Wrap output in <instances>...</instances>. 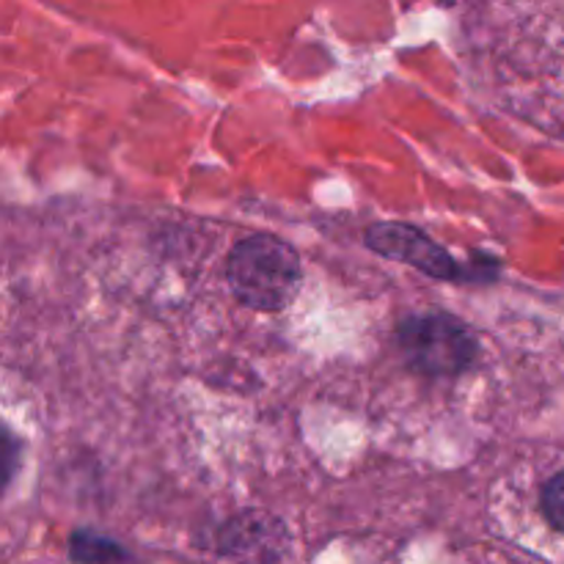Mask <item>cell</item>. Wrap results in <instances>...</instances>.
<instances>
[{"mask_svg":"<svg viewBox=\"0 0 564 564\" xmlns=\"http://www.w3.org/2000/svg\"><path fill=\"white\" fill-rule=\"evenodd\" d=\"M226 279L237 301L257 312H281L295 301L303 281L301 257L273 235H253L231 251Z\"/></svg>","mask_w":564,"mask_h":564,"instance_id":"cell-1","label":"cell"},{"mask_svg":"<svg viewBox=\"0 0 564 564\" xmlns=\"http://www.w3.org/2000/svg\"><path fill=\"white\" fill-rule=\"evenodd\" d=\"M400 347L413 369L433 378L460 375L477 361L479 345L468 325L449 314H416L400 323Z\"/></svg>","mask_w":564,"mask_h":564,"instance_id":"cell-2","label":"cell"},{"mask_svg":"<svg viewBox=\"0 0 564 564\" xmlns=\"http://www.w3.org/2000/svg\"><path fill=\"white\" fill-rule=\"evenodd\" d=\"M367 246L378 251L380 257L394 259V262H405L411 268L422 270V273L433 275L441 281H457L463 279V268L444 251L435 246L427 235L405 224H375L367 231Z\"/></svg>","mask_w":564,"mask_h":564,"instance_id":"cell-3","label":"cell"},{"mask_svg":"<svg viewBox=\"0 0 564 564\" xmlns=\"http://www.w3.org/2000/svg\"><path fill=\"white\" fill-rule=\"evenodd\" d=\"M284 527L264 516H246L231 521L220 538V554L235 564H275L281 556Z\"/></svg>","mask_w":564,"mask_h":564,"instance_id":"cell-4","label":"cell"},{"mask_svg":"<svg viewBox=\"0 0 564 564\" xmlns=\"http://www.w3.org/2000/svg\"><path fill=\"white\" fill-rule=\"evenodd\" d=\"M72 560L83 564H121L127 560V551L102 534L77 532L72 538Z\"/></svg>","mask_w":564,"mask_h":564,"instance_id":"cell-5","label":"cell"},{"mask_svg":"<svg viewBox=\"0 0 564 564\" xmlns=\"http://www.w3.org/2000/svg\"><path fill=\"white\" fill-rule=\"evenodd\" d=\"M543 516L556 532H564V471L556 474L543 490Z\"/></svg>","mask_w":564,"mask_h":564,"instance_id":"cell-6","label":"cell"},{"mask_svg":"<svg viewBox=\"0 0 564 564\" xmlns=\"http://www.w3.org/2000/svg\"><path fill=\"white\" fill-rule=\"evenodd\" d=\"M17 466H20V444L6 427H0V488L14 479Z\"/></svg>","mask_w":564,"mask_h":564,"instance_id":"cell-7","label":"cell"}]
</instances>
